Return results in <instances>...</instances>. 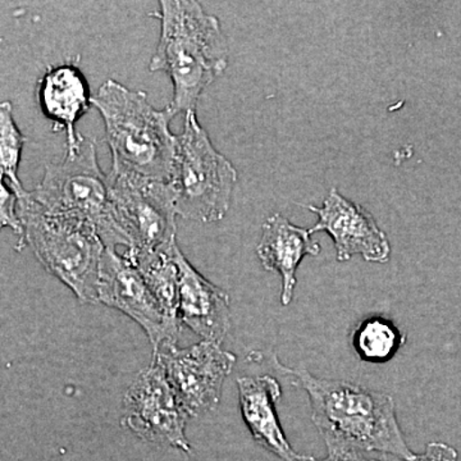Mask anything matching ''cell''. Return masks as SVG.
Wrapping results in <instances>:
<instances>
[{"label":"cell","instance_id":"6da1fadb","mask_svg":"<svg viewBox=\"0 0 461 461\" xmlns=\"http://www.w3.org/2000/svg\"><path fill=\"white\" fill-rule=\"evenodd\" d=\"M160 36L149 69L171 78L173 114L195 111L200 96L229 66L220 20L194 0H160Z\"/></svg>","mask_w":461,"mask_h":461},{"label":"cell","instance_id":"7a4b0ae2","mask_svg":"<svg viewBox=\"0 0 461 461\" xmlns=\"http://www.w3.org/2000/svg\"><path fill=\"white\" fill-rule=\"evenodd\" d=\"M282 369L295 375L308 393L315 427L327 446L381 451L405 461L414 456L403 439L390 395L348 382L313 377L306 369Z\"/></svg>","mask_w":461,"mask_h":461},{"label":"cell","instance_id":"3957f363","mask_svg":"<svg viewBox=\"0 0 461 461\" xmlns=\"http://www.w3.org/2000/svg\"><path fill=\"white\" fill-rule=\"evenodd\" d=\"M93 105L104 122L112 171L171 181L177 135L169 130L175 117L169 105L157 109L145 91L129 89L113 78L102 84Z\"/></svg>","mask_w":461,"mask_h":461},{"label":"cell","instance_id":"277c9868","mask_svg":"<svg viewBox=\"0 0 461 461\" xmlns=\"http://www.w3.org/2000/svg\"><path fill=\"white\" fill-rule=\"evenodd\" d=\"M25 241L51 275L84 302L99 300L100 264L105 247L98 230L78 218L50 213L29 196H18Z\"/></svg>","mask_w":461,"mask_h":461},{"label":"cell","instance_id":"5b68a950","mask_svg":"<svg viewBox=\"0 0 461 461\" xmlns=\"http://www.w3.org/2000/svg\"><path fill=\"white\" fill-rule=\"evenodd\" d=\"M238 178L235 166L214 148L195 111L187 112L169 181L177 214L202 223L223 220Z\"/></svg>","mask_w":461,"mask_h":461},{"label":"cell","instance_id":"8992f818","mask_svg":"<svg viewBox=\"0 0 461 461\" xmlns=\"http://www.w3.org/2000/svg\"><path fill=\"white\" fill-rule=\"evenodd\" d=\"M29 196L50 213L93 224L105 247H124L112 215L108 175L100 168L95 142L90 139L85 138L77 153L45 167L41 181Z\"/></svg>","mask_w":461,"mask_h":461},{"label":"cell","instance_id":"52a82bcc","mask_svg":"<svg viewBox=\"0 0 461 461\" xmlns=\"http://www.w3.org/2000/svg\"><path fill=\"white\" fill-rule=\"evenodd\" d=\"M112 215L129 251H156L176 242L175 194L169 182L130 172L108 175Z\"/></svg>","mask_w":461,"mask_h":461},{"label":"cell","instance_id":"ba28073f","mask_svg":"<svg viewBox=\"0 0 461 461\" xmlns=\"http://www.w3.org/2000/svg\"><path fill=\"white\" fill-rule=\"evenodd\" d=\"M189 417L167 378L165 366L157 357L150 368L145 369L127 391L124 423L147 441L190 451L185 437Z\"/></svg>","mask_w":461,"mask_h":461},{"label":"cell","instance_id":"9c48e42d","mask_svg":"<svg viewBox=\"0 0 461 461\" xmlns=\"http://www.w3.org/2000/svg\"><path fill=\"white\" fill-rule=\"evenodd\" d=\"M99 302L114 306L141 324L153 345L173 346L180 333V321H173L148 287L140 272L115 249H105L100 264Z\"/></svg>","mask_w":461,"mask_h":461},{"label":"cell","instance_id":"30bf717a","mask_svg":"<svg viewBox=\"0 0 461 461\" xmlns=\"http://www.w3.org/2000/svg\"><path fill=\"white\" fill-rule=\"evenodd\" d=\"M157 357L165 366L167 378L182 405L193 417L213 411L218 405L224 379L236 360L220 344L211 341L200 342L186 350L171 346Z\"/></svg>","mask_w":461,"mask_h":461},{"label":"cell","instance_id":"8fae6325","mask_svg":"<svg viewBox=\"0 0 461 461\" xmlns=\"http://www.w3.org/2000/svg\"><path fill=\"white\" fill-rule=\"evenodd\" d=\"M318 215L311 230L327 232L335 242L339 262H348L360 256L366 262L387 263L391 256L390 242L375 217L362 205L346 199L336 187L330 190L323 205H308Z\"/></svg>","mask_w":461,"mask_h":461},{"label":"cell","instance_id":"7c38bea8","mask_svg":"<svg viewBox=\"0 0 461 461\" xmlns=\"http://www.w3.org/2000/svg\"><path fill=\"white\" fill-rule=\"evenodd\" d=\"M38 100L41 112L58 130L66 132V154L77 153L85 138L76 124L93 104L89 83L75 63L50 66L39 81Z\"/></svg>","mask_w":461,"mask_h":461},{"label":"cell","instance_id":"4fadbf2b","mask_svg":"<svg viewBox=\"0 0 461 461\" xmlns=\"http://www.w3.org/2000/svg\"><path fill=\"white\" fill-rule=\"evenodd\" d=\"M173 257L180 271L181 321L204 341L221 344L230 326V296L196 272L177 245Z\"/></svg>","mask_w":461,"mask_h":461},{"label":"cell","instance_id":"5bb4252c","mask_svg":"<svg viewBox=\"0 0 461 461\" xmlns=\"http://www.w3.org/2000/svg\"><path fill=\"white\" fill-rule=\"evenodd\" d=\"M321 247L312 232L291 223L284 215H271L263 224L257 254L264 268L282 277V304H290L296 286V271L306 256H318Z\"/></svg>","mask_w":461,"mask_h":461},{"label":"cell","instance_id":"9a60e30c","mask_svg":"<svg viewBox=\"0 0 461 461\" xmlns=\"http://www.w3.org/2000/svg\"><path fill=\"white\" fill-rule=\"evenodd\" d=\"M242 414L254 438L267 450L285 461H302L282 432L276 414V402L281 399V387L275 378L242 377L238 379Z\"/></svg>","mask_w":461,"mask_h":461},{"label":"cell","instance_id":"2e32d148","mask_svg":"<svg viewBox=\"0 0 461 461\" xmlns=\"http://www.w3.org/2000/svg\"><path fill=\"white\" fill-rule=\"evenodd\" d=\"M175 244L162 250L129 251L123 254L136 267L163 311L173 321H180V271L173 251Z\"/></svg>","mask_w":461,"mask_h":461},{"label":"cell","instance_id":"e0dca14e","mask_svg":"<svg viewBox=\"0 0 461 461\" xmlns=\"http://www.w3.org/2000/svg\"><path fill=\"white\" fill-rule=\"evenodd\" d=\"M405 336L393 321L382 317L363 321L355 330L353 345L360 359L368 363H386L405 344Z\"/></svg>","mask_w":461,"mask_h":461},{"label":"cell","instance_id":"ac0fdd59","mask_svg":"<svg viewBox=\"0 0 461 461\" xmlns=\"http://www.w3.org/2000/svg\"><path fill=\"white\" fill-rule=\"evenodd\" d=\"M26 141L25 135L18 129L14 120V107L9 102H3L0 104V173L2 180L7 178L11 182L12 189L17 196L26 193L18 178L21 154Z\"/></svg>","mask_w":461,"mask_h":461},{"label":"cell","instance_id":"d6986e66","mask_svg":"<svg viewBox=\"0 0 461 461\" xmlns=\"http://www.w3.org/2000/svg\"><path fill=\"white\" fill-rule=\"evenodd\" d=\"M0 222H2V227H11L14 232L20 236V242H23L25 230H23V221L18 214V196L14 189H9L5 180H2V185H0Z\"/></svg>","mask_w":461,"mask_h":461},{"label":"cell","instance_id":"ffe728a7","mask_svg":"<svg viewBox=\"0 0 461 461\" xmlns=\"http://www.w3.org/2000/svg\"><path fill=\"white\" fill-rule=\"evenodd\" d=\"M409 461H459L457 453L451 446L432 442L427 446L426 453L414 455Z\"/></svg>","mask_w":461,"mask_h":461},{"label":"cell","instance_id":"44dd1931","mask_svg":"<svg viewBox=\"0 0 461 461\" xmlns=\"http://www.w3.org/2000/svg\"><path fill=\"white\" fill-rule=\"evenodd\" d=\"M329 456L323 460H317L311 456H303L302 461H377L366 459L364 456V451L357 448L346 447V446L330 445Z\"/></svg>","mask_w":461,"mask_h":461}]
</instances>
